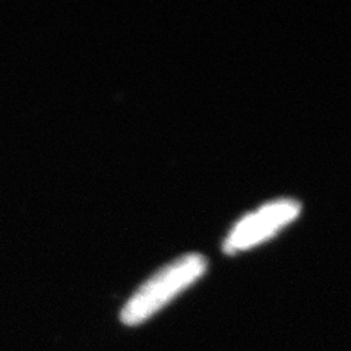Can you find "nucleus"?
I'll return each mask as SVG.
<instances>
[{"mask_svg":"<svg viewBox=\"0 0 351 351\" xmlns=\"http://www.w3.org/2000/svg\"><path fill=\"white\" fill-rule=\"evenodd\" d=\"M206 265L205 256L199 254H186L173 259L134 293L120 312V319L126 325H138L147 321L196 278H199Z\"/></svg>","mask_w":351,"mask_h":351,"instance_id":"obj_1","label":"nucleus"},{"mask_svg":"<svg viewBox=\"0 0 351 351\" xmlns=\"http://www.w3.org/2000/svg\"><path fill=\"white\" fill-rule=\"evenodd\" d=\"M302 205L293 197H278L245 214L230 230L223 247L227 254H237L276 234L299 215Z\"/></svg>","mask_w":351,"mask_h":351,"instance_id":"obj_2","label":"nucleus"}]
</instances>
